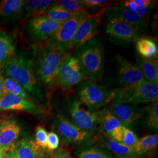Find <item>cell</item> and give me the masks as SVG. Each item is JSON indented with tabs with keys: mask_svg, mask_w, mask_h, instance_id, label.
<instances>
[{
	"mask_svg": "<svg viewBox=\"0 0 158 158\" xmlns=\"http://www.w3.org/2000/svg\"><path fill=\"white\" fill-rule=\"evenodd\" d=\"M55 1L52 0H30L25 1L26 18L31 19L44 17L46 13L54 4Z\"/></svg>",
	"mask_w": 158,
	"mask_h": 158,
	"instance_id": "ffe728a7",
	"label": "cell"
},
{
	"mask_svg": "<svg viewBox=\"0 0 158 158\" xmlns=\"http://www.w3.org/2000/svg\"><path fill=\"white\" fill-rule=\"evenodd\" d=\"M87 15V12H79L75 16L62 23L48 42L63 53H68V51L71 49L74 35Z\"/></svg>",
	"mask_w": 158,
	"mask_h": 158,
	"instance_id": "8992f818",
	"label": "cell"
},
{
	"mask_svg": "<svg viewBox=\"0 0 158 158\" xmlns=\"http://www.w3.org/2000/svg\"><path fill=\"white\" fill-rule=\"evenodd\" d=\"M13 148L11 149V150H10V151L6 152V158H18L17 157L15 153L14 152V151L13 150Z\"/></svg>",
	"mask_w": 158,
	"mask_h": 158,
	"instance_id": "60d3db41",
	"label": "cell"
},
{
	"mask_svg": "<svg viewBox=\"0 0 158 158\" xmlns=\"http://www.w3.org/2000/svg\"><path fill=\"white\" fill-rule=\"evenodd\" d=\"M133 1L137 6H148L152 3L150 0H133Z\"/></svg>",
	"mask_w": 158,
	"mask_h": 158,
	"instance_id": "f35d334b",
	"label": "cell"
},
{
	"mask_svg": "<svg viewBox=\"0 0 158 158\" xmlns=\"http://www.w3.org/2000/svg\"><path fill=\"white\" fill-rule=\"evenodd\" d=\"M114 90L115 97L113 100L117 102L137 106L158 101V86L147 80Z\"/></svg>",
	"mask_w": 158,
	"mask_h": 158,
	"instance_id": "277c9868",
	"label": "cell"
},
{
	"mask_svg": "<svg viewBox=\"0 0 158 158\" xmlns=\"http://www.w3.org/2000/svg\"><path fill=\"white\" fill-rule=\"evenodd\" d=\"M105 30L111 40L119 44H130L135 42L139 38L131 27L119 21L109 22Z\"/></svg>",
	"mask_w": 158,
	"mask_h": 158,
	"instance_id": "5bb4252c",
	"label": "cell"
},
{
	"mask_svg": "<svg viewBox=\"0 0 158 158\" xmlns=\"http://www.w3.org/2000/svg\"><path fill=\"white\" fill-rule=\"evenodd\" d=\"M135 46L138 53L142 58L148 59L158 58V46L151 38H139L135 42Z\"/></svg>",
	"mask_w": 158,
	"mask_h": 158,
	"instance_id": "44dd1931",
	"label": "cell"
},
{
	"mask_svg": "<svg viewBox=\"0 0 158 158\" xmlns=\"http://www.w3.org/2000/svg\"><path fill=\"white\" fill-rule=\"evenodd\" d=\"M109 110L125 127L133 124L141 116L136 106L115 100L111 102Z\"/></svg>",
	"mask_w": 158,
	"mask_h": 158,
	"instance_id": "9a60e30c",
	"label": "cell"
},
{
	"mask_svg": "<svg viewBox=\"0 0 158 158\" xmlns=\"http://www.w3.org/2000/svg\"><path fill=\"white\" fill-rule=\"evenodd\" d=\"M66 54L48 41L38 48L35 63L36 74L40 81L49 89L58 85V77Z\"/></svg>",
	"mask_w": 158,
	"mask_h": 158,
	"instance_id": "6da1fadb",
	"label": "cell"
},
{
	"mask_svg": "<svg viewBox=\"0 0 158 158\" xmlns=\"http://www.w3.org/2000/svg\"><path fill=\"white\" fill-rule=\"evenodd\" d=\"M115 59L118 83L121 88L146 81L139 69L128 60L120 55H117Z\"/></svg>",
	"mask_w": 158,
	"mask_h": 158,
	"instance_id": "4fadbf2b",
	"label": "cell"
},
{
	"mask_svg": "<svg viewBox=\"0 0 158 158\" xmlns=\"http://www.w3.org/2000/svg\"><path fill=\"white\" fill-rule=\"evenodd\" d=\"M77 14L68 11L59 6L53 5L46 13L44 17L59 23H63L75 16Z\"/></svg>",
	"mask_w": 158,
	"mask_h": 158,
	"instance_id": "4316f807",
	"label": "cell"
},
{
	"mask_svg": "<svg viewBox=\"0 0 158 158\" xmlns=\"http://www.w3.org/2000/svg\"><path fill=\"white\" fill-rule=\"evenodd\" d=\"M80 102L92 110L104 107L113 101L115 97L114 90L96 81L84 80L76 89Z\"/></svg>",
	"mask_w": 158,
	"mask_h": 158,
	"instance_id": "5b68a950",
	"label": "cell"
},
{
	"mask_svg": "<svg viewBox=\"0 0 158 158\" xmlns=\"http://www.w3.org/2000/svg\"><path fill=\"white\" fill-rule=\"evenodd\" d=\"M21 128L17 122L12 119L0 121V151H10L19 136Z\"/></svg>",
	"mask_w": 158,
	"mask_h": 158,
	"instance_id": "e0dca14e",
	"label": "cell"
},
{
	"mask_svg": "<svg viewBox=\"0 0 158 158\" xmlns=\"http://www.w3.org/2000/svg\"><path fill=\"white\" fill-rule=\"evenodd\" d=\"M151 5L148 6H137V8H136V14L144 21H145L147 14L149 11V6H151Z\"/></svg>",
	"mask_w": 158,
	"mask_h": 158,
	"instance_id": "d590c367",
	"label": "cell"
},
{
	"mask_svg": "<svg viewBox=\"0 0 158 158\" xmlns=\"http://www.w3.org/2000/svg\"><path fill=\"white\" fill-rule=\"evenodd\" d=\"M69 113L74 124L91 134L100 128L102 111L87 110L81 102L74 100L70 104Z\"/></svg>",
	"mask_w": 158,
	"mask_h": 158,
	"instance_id": "9c48e42d",
	"label": "cell"
},
{
	"mask_svg": "<svg viewBox=\"0 0 158 158\" xmlns=\"http://www.w3.org/2000/svg\"><path fill=\"white\" fill-rule=\"evenodd\" d=\"M158 145V135H149L138 139L134 147L135 157L141 156L156 149Z\"/></svg>",
	"mask_w": 158,
	"mask_h": 158,
	"instance_id": "cb8c5ba5",
	"label": "cell"
},
{
	"mask_svg": "<svg viewBox=\"0 0 158 158\" xmlns=\"http://www.w3.org/2000/svg\"><path fill=\"white\" fill-rule=\"evenodd\" d=\"M146 118L147 127L150 130L158 131V101L153 102L147 108Z\"/></svg>",
	"mask_w": 158,
	"mask_h": 158,
	"instance_id": "f546056e",
	"label": "cell"
},
{
	"mask_svg": "<svg viewBox=\"0 0 158 158\" xmlns=\"http://www.w3.org/2000/svg\"><path fill=\"white\" fill-rule=\"evenodd\" d=\"M62 23L46 17L31 19L28 25V30L32 40L38 43L48 41Z\"/></svg>",
	"mask_w": 158,
	"mask_h": 158,
	"instance_id": "8fae6325",
	"label": "cell"
},
{
	"mask_svg": "<svg viewBox=\"0 0 158 158\" xmlns=\"http://www.w3.org/2000/svg\"><path fill=\"white\" fill-rule=\"evenodd\" d=\"M6 75L37 98L43 97L41 87L35 74L32 59L24 53L15 55L4 66Z\"/></svg>",
	"mask_w": 158,
	"mask_h": 158,
	"instance_id": "3957f363",
	"label": "cell"
},
{
	"mask_svg": "<svg viewBox=\"0 0 158 158\" xmlns=\"http://www.w3.org/2000/svg\"><path fill=\"white\" fill-rule=\"evenodd\" d=\"M13 150L18 158H45L41 148L34 141L23 139L14 145Z\"/></svg>",
	"mask_w": 158,
	"mask_h": 158,
	"instance_id": "ac0fdd59",
	"label": "cell"
},
{
	"mask_svg": "<svg viewBox=\"0 0 158 158\" xmlns=\"http://www.w3.org/2000/svg\"><path fill=\"white\" fill-rule=\"evenodd\" d=\"M78 158H113L110 153L98 148H89L82 150Z\"/></svg>",
	"mask_w": 158,
	"mask_h": 158,
	"instance_id": "4dcf8cb0",
	"label": "cell"
},
{
	"mask_svg": "<svg viewBox=\"0 0 158 158\" xmlns=\"http://www.w3.org/2000/svg\"><path fill=\"white\" fill-rule=\"evenodd\" d=\"M0 111H22L38 113L40 110L34 102L10 93L4 94L0 98Z\"/></svg>",
	"mask_w": 158,
	"mask_h": 158,
	"instance_id": "2e32d148",
	"label": "cell"
},
{
	"mask_svg": "<svg viewBox=\"0 0 158 158\" xmlns=\"http://www.w3.org/2000/svg\"><path fill=\"white\" fill-rule=\"evenodd\" d=\"M85 80L77 59L70 53L64 56L58 77V85L66 94L71 93L74 87Z\"/></svg>",
	"mask_w": 158,
	"mask_h": 158,
	"instance_id": "52a82bcc",
	"label": "cell"
},
{
	"mask_svg": "<svg viewBox=\"0 0 158 158\" xmlns=\"http://www.w3.org/2000/svg\"><path fill=\"white\" fill-rule=\"evenodd\" d=\"M156 158L155 156H147L146 158Z\"/></svg>",
	"mask_w": 158,
	"mask_h": 158,
	"instance_id": "7bdbcfd3",
	"label": "cell"
},
{
	"mask_svg": "<svg viewBox=\"0 0 158 158\" xmlns=\"http://www.w3.org/2000/svg\"><path fill=\"white\" fill-rule=\"evenodd\" d=\"M4 79L3 77L0 74V98L4 94Z\"/></svg>",
	"mask_w": 158,
	"mask_h": 158,
	"instance_id": "ab89813d",
	"label": "cell"
},
{
	"mask_svg": "<svg viewBox=\"0 0 158 158\" xmlns=\"http://www.w3.org/2000/svg\"><path fill=\"white\" fill-rule=\"evenodd\" d=\"M55 130L63 141L68 143H79L89 140L90 133L80 129L62 115H58L55 122Z\"/></svg>",
	"mask_w": 158,
	"mask_h": 158,
	"instance_id": "7c38bea8",
	"label": "cell"
},
{
	"mask_svg": "<svg viewBox=\"0 0 158 158\" xmlns=\"http://www.w3.org/2000/svg\"><path fill=\"white\" fill-rule=\"evenodd\" d=\"M103 145L115 155L118 158H135L134 147H129L122 143L116 141L106 135L100 138Z\"/></svg>",
	"mask_w": 158,
	"mask_h": 158,
	"instance_id": "d6986e66",
	"label": "cell"
},
{
	"mask_svg": "<svg viewBox=\"0 0 158 158\" xmlns=\"http://www.w3.org/2000/svg\"><path fill=\"white\" fill-rule=\"evenodd\" d=\"M60 139L58 135L55 132H50L48 134L46 148L49 151L56 149L59 145Z\"/></svg>",
	"mask_w": 158,
	"mask_h": 158,
	"instance_id": "836d02e7",
	"label": "cell"
},
{
	"mask_svg": "<svg viewBox=\"0 0 158 158\" xmlns=\"http://www.w3.org/2000/svg\"><path fill=\"white\" fill-rule=\"evenodd\" d=\"M138 141V139L134 132L127 127L124 126L121 143L127 147L134 148L135 146Z\"/></svg>",
	"mask_w": 158,
	"mask_h": 158,
	"instance_id": "1f68e13d",
	"label": "cell"
},
{
	"mask_svg": "<svg viewBox=\"0 0 158 158\" xmlns=\"http://www.w3.org/2000/svg\"><path fill=\"white\" fill-rule=\"evenodd\" d=\"M79 62L85 80L98 81L104 73V47L102 40L94 38L75 51L74 53Z\"/></svg>",
	"mask_w": 158,
	"mask_h": 158,
	"instance_id": "7a4b0ae2",
	"label": "cell"
},
{
	"mask_svg": "<svg viewBox=\"0 0 158 158\" xmlns=\"http://www.w3.org/2000/svg\"><path fill=\"white\" fill-rule=\"evenodd\" d=\"M135 66L141 72L147 81L158 86V73L156 71L152 59L138 57Z\"/></svg>",
	"mask_w": 158,
	"mask_h": 158,
	"instance_id": "603a6c76",
	"label": "cell"
},
{
	"mask_svg": "<svg viewBox=\"0 0 158 158\" xmlns=\"http://www.w3.org/2000/svg\"><path fill=\"white\" fill-rule=\"evenodd\" d=\"M15 51L12 40L6 33L0 31V67H4L6 63L15 56Z\"/></svg>",
	"mask_w": 158,
	"mask_h": 158,
	"instance_id": "7402d4cb",
	"label": "cell"
},
{
	"mask_svg": "<svg viewBox=\"0 0 158 158\" xmlns=\"http://www.w3.org/2000/svg\"><path fill=\"white\" fill-rule=\"evenodd\" d=\"M123 125L109 110H102V116L100 128L104 135H107L110 133L117 129Z\"/></svg>",
	"mask_w": 158,
	"mask_h": 158,
	"instance_id": "d4e9b609",
	"label": "cell"
},
{
	"mask_svg": "<svg viewBox=\"0 0 158 158\" xmlns=\"http://www.w3.org/2000/svg\"><path fill=\"white\" fill-rule=\"evenodd\" d=\"M3 79L4 88V94L10 93L29 100L30 97L29 96L28 93L20 85H18L17 82L8 77H3Z\"/></svg>",
	"mask_w": 158,
	"mask_h": 158,
	"instance_id": "83f0119b",
	"label": "cell"
},
{
	"mask_svg": "<svg viewBox=\"0 0 158 158\" xmlns=\"http://www.w3.org/2000/svg\"><path fill=\"white\" fill-rule=\"evenodd\" d=\"M123 4L125 8H128L130 10L132 11L135 12L137 6L135 4L133 0H128V1H125L123 2Z\"/></svg>",
	"mask_w": 158,
	"mask_h": 158,
	"instance_id": "74e56055",
	"label": "cell"
},
{
	"mask_svg": "<svg viewBox=\"0 0 158 158\" xmlns=\"http://www.w3.org/2000/svg\"><path fill=\"white\" fill-rule=\"evenodd\" d=\"M110 6L102 8L95 14L87 15L74 36L71 49L76 51L95 38L100 32V26L102 22L103 16Z\"/></svg>",
	"mask_w": 158,
	"mask_h": 158,
	"instance_id": "ba28073f",
	"label": "cell"
},
{
	"mask_svg": "<svg viewBox=\"0 0 158 158\" xmlns=\"http://www.w3.org/2000/svg\"><path fill=\"white\" fill-rule=\"evenodd\" d=\"M106 13L108 23L119 21L127 23L134 29L138 35L141 33L145 27V21L140 18L135 12L125 8L123 2L115 6H110Z\"/></svg>",
	"mask_w": 158,
	"mask_h": 158,
	"instance_id": "30bf717a",
	"label": "cell"
},
{
	"mask_svg": "<svg viewBox=\"0 0 158 158\" xmlns=\"http://www.w3.org/2000/svg\"><path fill=\"white\" fill-rule=\"evenodd\" d=\"M7 151H3L0 154V158H6V153Z\"/></svg>",
	"mask_w": 158,
	"mask_h": 158,
	"instance_id": "b9f144b4",
	"label": "cell"
},
{
	"mask_svg": "<svg viewBox=\"0 0 158 158\" xmlns=\"http://www.w3.org/2000/svg\"><path fill=\"white\" fill-rule=\"evenodd\" d=\"M48 133L45 129L38 125L35 128V143L41 148L42 149H45L46 145Z\"/></svg>",
	"mask_w": 158,
	"mask_h": 158,
	"instance_id": "d6a6232c",
	"label": "cell"
},
{
	"mask_svg": "<svg viewBox=\"0 0 158 158\" xmlns=\"http://www.w3.org/2000/svg\"><path fill=\"white\" fill-rule=\"evenodd\" d=\"M52 158H73L66 149H60L55 153Z\"/></svg>",
	"mask_w": 158,
	"mask_h": 158,
	"instance_id": "8d00e7d4",
	"label": "cell"
},
{
	"mask_svg": "<svg viewBox=\"0 0 158 158\" xmlns=\"http://www.w3.org/2000/svg\"><path fill=\"white\" fill-rule=\"evenodd\" d=\"M55 6H60L65 10L73 13L87 12L83 1L80 0H60L54 3Z\"/></svg>",
	"mask_w": 158,
	"mask_h": 158,
	"instance_id": "f1b7e54d",
	"label": "cell"
},
{
	"mask_svg": "<svg viewBox=\"0 0 158 158\" xmlns=\"http://www.w3.org/2000/svg\"><path fill=\"white\" fill-rule=\"evenodd\" d=\"M3 151H0V154H1V153L3 152Z\"/></svg>",
	"mask_w": 158,
	"mask_h": 158,
	"instance_id": "ee69618b",
	"label": "cell"
},
{
	"mask_svg": "<svg viewBox=\"0 0 158 158\" xmlns=\"http://www.w3.org/2000/svg\"><path fill=\"white\" fill-rule=\"evenodd\" d=\"M25 1L23 0H4L0 2V15L14 17L23 10Z\"/></svg>",
	"mask_w": 158,
	"mask_h": 158,
	"instance_id": "484cf974",
	"label": "cell"
},
{
	"mask_svg": "<svg viewBox=\"0 0 158 158\" xmlns=\"http://www.w3.org/2000/svg\"><path fill=\"white\" fill-rule=\"evenodd\" d=\"M86 9L89 8H103L110 6L111 1L106 0H83Z\"/></svg>",
	"mask_w": 158,
	"mask_h": 158,
	"instance_id": "e575fe53",
	"label": "cell"
}]
</instances>
